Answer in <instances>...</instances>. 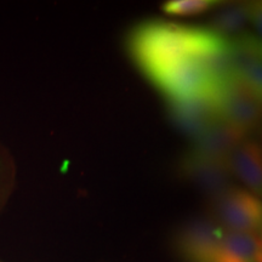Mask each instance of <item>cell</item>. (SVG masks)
<instances>
[{
  "mask_svg": "<svg viewBox=\"0 0 262 262\" xmlns=\"http://www.w3.org/2000/svg\"><path fill=\"white\" fill-rule=\"evenodd\" d=\"M256 51H257V55L258 57H260V60L262 61V41L261 40H256Z\"/></svg>",
  "mask_w": 262,
  "mask_h": 262,
  "instance_id": "cell-14",
  "label": "cell"
},
{
  "mask_svg": "<svg viewBox=\"0 0 262 262\" xmlns=\"http://www.w3.org/2000/svg\"><path fill=\"white\" fill-rule=\"evenodd\" d=\"M249 17H250V25L254 26L255 31L257 33V39L262 41V3L254 2L249 3Z\"/></svg>",
  "mask_w": 262,
  "mask_h": 262,
  "instance_id": "cell-13",
  "label": "cell"
},
{
  "mask_svg": "<svg viewBox=\"0 0 262 262\" xmlns=\"http://www.w3.org/2000/svg\"><path fill=\"white\" fill-rule=\"evenodd\" d=\"M225 232L212 221L194 222L183 231L179 239V249L189 262H212Z\"/></svg>",
  "mask_w": 262,
  "mask_h": 262,
  "instance_id": "cell-6",
  "label": "cell"
},
{
  "mask_svg": "<svg viewBox=\"0 0 262 262\" xmlns=\"http://www.w3.org/2000/svg\"><path fill=\"white\" fill-rule=\"evenodd\" d=\"M220 4L222 2L217 0H170L164 3L162 10L172 16H191L203 14Z\"/></svg>",
  "mask_w": 262,
  "mask_h": 262,
  "instance_id": "cell-11",
  "label": "cell"
},
{
  "mask_svg": "<svg viewBox=\"0 0 262 262\" xmlns=\"http://www.w3.org/2000/svg\"><path fill=\"white\" fill-rule=\"evenodd\" d=\"M214 202L225 231L256 233L262 228V201L251 192L233 187Z\"/></svg>",
  "mask_w": 262,
  "mask_h": 262,
  "instance_id": "cell-3",
  "label": "cell"
},
{
  "mask_svg": "<svg viewBox=\"0 0 262 262\" xmlns=\"http://www.w3.org/2000/svg\"><path fill=\"white\" fill-rule=\"evenodd\" d=\"M249 24V3H233L215 15L210 29L226 39H234L247 33Z\"/></svg>",
  "mask_w": 262,
  "mask_h": 262,
  "instance_id": "cell-10",
  "label": "cell"
},
{
  "mask_svg": "<svg viewBox=\"0 0 262 262\" xmlns=\"http://www.w3.org/2000/svg\"><path fill=\"white\" fill-rule=\"evenodd\" d=\"M260 262H262V239H260Z\"/></svg>",
  "mask_w": 262,
  "mask_h": 262,
  "instance_id": "cell-15",
  "label": "cell"
},
{
  "mask_svg": "<svg viewBox=\"0 0 262 262\" xmlns=\"http://www.w3.org/2000/svg\"><path fill=\"white\" fill-rule=\"evenodd\" d=\"M170 118L180 131L194 139L216 120L221 119L215 93L205 96L169 102Z\"/></svg>",
  "mask_w": 262,
  "mask_h": 262,
  "instance_id": "cell-5",
  "label": "cell"
},
{
  "mask_svg": "<svg viewBox=\"0 0 262 262\" xmlns=\"http://www.w3.org/2000/svg\"><path fill=\"white\" fill-rule=\"evenodd\" d=\"M261 3H262V2H261Z\"/></svg>",
  "mask_w": 262,
  "mask_h": 262,
  "instance_id": "cell-16",
  "label": "cell"
},
{
  "mask_svg": "<svg viewBox=\"0 0 262 262\" xmlns=\"http://www.w3.org/2000/svg\"><path fill=\"white\" fill-rule=\"evenodd\" d=\"M179 169L183 178L214 199L233 188V175L228 168L227 160L205 158L188 152L180 162Z\"/></svg>",
  "mask_w": 262,
  "mask_h": 262,
  "instance_id": "cell-4",
  "label": "cell"
},
{
  "mask_svg": "<svg viewBox=\"0 0 262 262\" xmlns=\"http://www.w3.org/2000/svg\"><path fill=\"white\" fill-rule=\"evenodd\" d=\"M129 49L168 102L214 94L232 73L229 40L210 28L147 22L131 33Z\"/></svg>",
  "mask_w": 262,
  "mask_h": 262,
  "instance_id": "cell-1",
  "label": "cell"
},
{
  "mask_svg": "<svg viewBox=\"0 0 262 262\" xmlns=\"http://www.w3.org/2000/svg\"><path fill=\"white\" fill-rule=\"evenodd\" d=\"M228 168L262 201V147L256 141L244 139L227 159Z\"/></svg>",
  "mask_w": 262,
  "mask_h": 262,
  "instance_id": "cell-8",
  "label": "cell"
},
{
  "mask_svg": "<svg viewBox=\"0 0 262 262\" xmlns=\"http://www.w3.org/2000/svg\"><path fill=\"white\" fill-rule=\"evenodd\" d=\"M244 139H247V136L243 133L224 119H219L192 139V148L189 152L205 158L227 160Z\"/></svg>",
  "mask_w": 262,
  "mask_h": 262,
  "instance_id": "cell-7",
  "label": "cell"
},
{
  "mask_svg": "<svg viewBox=\"0 0 262 262\" xmlns=\"http://www.w3.org/2000/svg\"><path fill=\"white\" fill-rule=\"evenodd\" d=\"M238 79L243 81L251 90V93L256 95L262 101V62L251 66L243 74L239 75Z\"/></svg>",
  "mask_w": 262,
  "mask_h": 262,
  "instance_id": "cell-12",
  "label": "cell"
},
{
  "mask_svg": "<svg viewBox=\"0 0 262 262\" xmlns=\"http://www.w3.org/2000/svg\"><path fill=\"white\" fill-rule=\"evenodd\" d=\"M221 119L245 136L262 123V101L237 77L221 81L215 90Z\"/></svg>",
  "mask_w": 262,
  "mask_h": 262,
  "instance_id": "cell-2",
  "label": "cell"
},
{
  "mask_svg": "<svg viewBox=\"0 0 262 262\" xmlns=\"http://www.w3.org/2000/svg\"><path fill=\"white\" fill-rule=\"evenodd\" d=\"M212 262H260V238L256 233L226 231Z\"/></svg>",
  "mask_w": 262,
  "mask_h": 262,
  "instance_id": "cell-9",
  "label": "cell"
}]
</instances>
